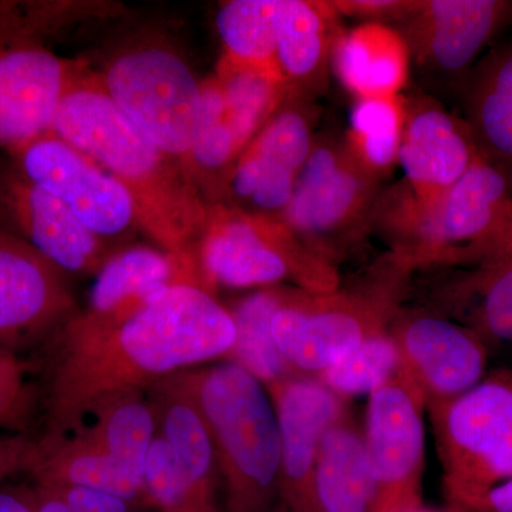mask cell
<instances>
[{
  "label": "cell",
  "instance_id": "1f68e13d",
  "mask_svg": "<svg viewBox=\"0 0 512 512\" xmlns=\"http://www.w3.org/2000/svg\"><path fill=\"white\" fill-rule=\"evenodd\" d=\"M96 413L99 421L86 439L144 483L148 450L156 439L153 407L131 394L106 404Z\"/></svg>",
  "mask_w": 512,
  "mask_h": 512
},
{
  "label": "cell",
  "instance_id": "b9f144b4",
  "mask_svg": "<svg viewBox=\"0 0 512 512\" xmlns=\"http://www.w3.org/2000/svg\"><path fill=\"white\" fill-rule=\"evenodd\" d=\"M35 494L36 512H73L66 498L56 485L39 481Z\"/></svg>",
  "mask_w": 512,
  "mask_h": 512
},
{
  "label": "cell",
  "instance_id": "6da1fadb",
  "mask_svg": "<svg viewBox=\"0 0 512 512\" xmlns=\"http://www.w3.org/2000/svg\"><path fill=\"white\" fill-rule=\"evenodd\" d=\"M235 323L204 286L180 282L109 318L70 323L49 380L53 423L66 427L171 373L231 352Z\"/></svg>",
  "mask_w": 512,
  "mask_h": 512
},
{
  "label": "cell",
  "instance_id": "7a4b0ae2",
  "mask_svg": "<svg viewBox=\"0 0 512 512\" xmlns=\"http://www.w3.org/2000/svg\"><path fill=\"white\" fill-rule=\"evenodd\" d=\"M50 133L113 175L136 207L137 225L164 251L198 264L210 202L181 161L167 156L116 106L99 74L74 77Z\"/></svg>",
  "mask_w": 512,
  "mask_h": 512
},
{
  "label": "cell",
  "instance_id": "603a6c76",
  "mask_svg": "<svg viewBox=\"0 0 512 512\" xmlns=\"http://www.w3.org/2000/svg\"><path fill=\"white\" fill-rule=\"evenodd\" d=\"M198 268L197 262L164 249H126L100 266L90 289L89 312L86 315L109 318L128 311L165 286L180 282L201 285L192 281L190 274Z\"/></svg>",
  "mask_w": 512,
  "mask_h": 512
},
{
  "label": "cell",
  "instance_id": "44dd1931",
  "mask_svg": "<svg viewBox=\"0 0 512 512\" xmlns=\"http://www.w3.org/2000/svg\"><path fill=\"white\" fill-rule=\"evenodd\" d=\"M332 67L356 100L402 96L412 73L409 47L399 30L383 23H362L340 32Z\"/></svg>",
  "mask_w": 512,
  "mask_h": 512
},
{
  "label": "cell",
  "instance_id": "4316f807",
  "mask_svg": "<svg viewBox=\"0 0 512 512\" xmlns=\"http://www.w3.org/2000/svg\"><path fill=\"white\" fill-rule=\"evenodd\" d=\"M161 394L154 409L161 437L173 448L198 493L215 503L217 458L207 423L178 376L168 380Z\"/></svg>",
  "mask_w": 512,
  "mask_h": 512
},
{
  "label": "cell",
  "instance_id": "3957f363",
  "mask_svg": "<svg viewBox=\"0 0 512 512\" xmlns=\"http://www.w3.org/2000/svg\"><path fill=\"white\" fill-rule=\"evenodd\" d=\"M210 430L227 512H269L278 498L281 437L265 384L234 362L178 376Z\"/></svg>",
  "mask_w": 512,
  "mask_h": 512
},
{
  "label": "cell",
  "instance_id": "8d00e7d4",
  "mask_svg": "<svg viewBox=\"0 0 512 512\" xmlns=\"http://www.w3.org/2000/svg\"><path fill=\"white\" fill-rule=\"evenodd\" d=\"M29 409V392L22 370L8 350L0 349V426L18 423Z\"/></svg>",
  "mask_w": 512,
  "mask_h": 512
},
{
  "label": "cell",
  "instance_id": "4dcf8cb0",
  "mask_svg": "<svg viewBox=\"0 0 512 512\" xmlns=\"http://www.w3.org/2000/svg\"><path fill=\"white\" fill-rule=\"evenodd\" d=\"M450 296L481 339L512 340V256L474 266L451 285Z\"/></svg>",
  "mask_w": 512,
  "mask_h": 512
},
{
  "label": "cell",
  "instance_id": "8992f818",
  "mask_svg": "<svg viewBox=\"0 0 512 512\" xmlns=\"http://www.w3.org/2000/svg\"><path fill=\"white\" fill-rule=\"evenodd\" d=\"M392 259V272L376 286L288 292L272 319V335L293 370L319 375L360 343L389 330L397 315L400 282L409 274Z\"/></svg>",
  "mask_w": 512,
  "mask_h": 512
},
{
  "label": "cell",
  "instance_id": "ac0fdd59",
  "mask_svg": "<svg viewBox=\"0 0 512 512\" xmlns=\"http://www.w3.org/2000/svg\"><path fill=\"white\" fill-rule=\"evenodd\" d=\"M72 305L63 271L0 229V349L47 332Z\"/></svg>",
  "mask_w": 512,
  "mask_h": 512
},
{
  "label": "cell",
  "instance_id": "7bdbcfd3",
  "mask_svg": "<svg viewBox=\"0 0 512 512\" xmlns=\"http://www.w3.org/2000/svg\"><path fill=\"white\" fill-rule=\"evenodd\" d=\"M0 512H36L35 500L30 503L18 494L0 491Z\"/></svg>",
  "mask_w": 512,
  "mask_h": 512
},
{
  "label": "cell",
  "instance_id": "5bb4252c",
  "mask_svg": "<svg viewBox=\"0 0 512 512\" xmlns=\"http://www.w3.org/2000/svg\"><path fill=\"white\" fill-rule=\"evenodd\" d=\"M82 70L20 30L0 26V147L13 153L50 133L64 92Z\"/></svg>",
  "mask_w": 512,
  "mask_h": 512
},
{
  "label": "cell",
  "instance_id": "30bf717a",
  "mask_svg": "<svg viewBox=\"0 0 512 512\" xmlns=\"http://www.w3.org/2000/svg\"><path fill=\"white\" fill-rule=\"evenodd\" d=\"M316 119L312 100L289 96L237 158L218 202L282 221L318 136Z\"/></svg>",
  "mask_w": 512,
  "mask_h": 512
},
{
  "label": "cell",
  "instance_id": "e0dca14e",
  "mask_svg": "<svg viewBox=\"0 0 512 512\" xmlns=\"http://www.w3.org/2000/svg\"><path fill=\"white\" fill-rule=\"evenodd\" d=\"M478 154L466 120L417 93L406 99L399 165L414 204L429 207L466 174Z\"/></svg>",
  "mask_w": 512,
  "mask_h": 512
},
{
  "label": "cell",
  "instance_id": "f35d334b",
  "mask_svg": "<svg viewBox=\"0 0 512 512\" xmlns=\"http://www.w3.org/2000/svg\"><path fill=\"white\" fill-rule=\"evenodd\" d=\"M59 488L73 512H130L131 504L117 495L92 488Z\"/></svg>",
  "mask_w": 512,
  "mask_h": 512
},
{
  "label": "cell",
  "instance_id": "2e32d148",
  "mask_svg": "<svg viewBox=\"0 0 512 512\" xmlns=\"http://www.w3.org/2000/svg\"><path fill=\"white\" fill-rule=\"evenodd\" d=\"M266 389L274 402L281 437V511L320 512L315 495L316 457L325 431L346 414L342 399L319 380L302 377Z\"/></svg>",
  "mask_w": 512,
  "mask_h": 512
},
{
  "label": "cell",
  "instance_id": "ffe728a7",
  "mask_svg": "<svg viewBox=\"0 0 512 512\" xmlns=\"http://www.w3.org/2000/svg\"><path fill=\"white\" fill-rule=\"evenodd\" d=\"M0 200L23 239L60 271L86 272L100 264L101 238L49 192L16 174L6 180Z\"/></svg>",
  "mask_w": 512,
  "mask_h": 512
},
{
  "label": "cell",
  "instance_id": "83f0119b",
  "mask_svg": "<svg viewBox=\"0 0 512 512\" xmlns=\"http://www.w3.org/2000/svg\"><path fill=\"white\" fill-rule=\"evenodd\" d=\"M239 157L229 126L224 97L214 76L201 83V114L197 137L184 161V170L210 204L220 201L222 187Z\"/></svg>",
  "mask_w": 512,
  "mask_h": 512
},
{
  "label": "cell",
  "instance_id": "74e56055",
  "mask_svg": "<svg viewBox=\"0 0 512 512\" xmlns=\"http://www.w3.org/2000/svg\"><path fill=\"white\" fill-rule=\"evenodd\" d=\"M419 0H332L333 8L342 16L363 20V23H399Z\"/></svg>",
  "mask_w": 512,
  "mask_h": 512
},
{
  "label": "cell",
  "instance_id": "d6a6232c",
  "mask_svg": "<svg viewBox=\"0 0 512 512\" xmlns=\"http://www.w3.org/2000/svg\"><path fill=\"white\" fill-rule=\"evenodd\" d=\"M215 25L224 55L278 69L274 0H229L218 9Z\"/></svg>",
  "mask_w": 512,
  "mask_h": 512
},
{
  "label": "cell",
  "instance_id": "f1b7e54d",
  "mask_svg": "<svg viewBox=\"0 0 512 512\" xmlns=\"http://www.w3.org/2000/svg\"><path fill=\"white\" fill-rule=\"evenodd\" d=\"M406 97L356 100L343 143L370 177L382 181L399 165Z\"/></svg>",
  "mask_w": 512,
  "mask_h": 512
},
{
  "label": "cell",
  "instance_id": "60d3db41",
  "mask_svg": "<svg viewBox=\"0 0 512 512\" xmlns=\"http://www.w3.org/2000/svg\"><path fill=\"white\" fill-rule=\"evenodd\" d=\"M468 512H512V478L495 485L478 500L468 505Z\"/></svg>",
  "mask_w": 512,
  "mask_h": 512
},
{
  "label": "cell",
  "instance_id": "f546056e",
  "mask_svg": "<svg viewBox=\"0 0 512 512\" xmlns=\"http://www.w3.org/2000/svg\"><path fill=\"white\" fill-rule=\"evenodd\" d=\"M288 292L265 289L251 293L232 309L235 343L231 362L244 367L265 386L291 379L293 369L276 348L272 335V319Z\"/></svg>",
  "mask_w": 512,
  "mask_h": 512
},
{
  "label": "cell",
  "instance_id": "ab89813d",
  "mask_svg": "<svg viewBox=\"0 0 512 512\" xmlns=\"http://www.w3.org/2000/svg\"><path fill=\"white\" fill-rule=\"evenodd\" d=\"M40 447L23 437H0V481L23 468H33L39 460Z\"/></svg>",
  "mask_w": 512,
  "mask_h": 512
},
{
  "label": "cell",
  "instance_id": "cb8c5ba5",
  "mask_svg": "<svg viewBox=\"0 0 512 512\" xmlns=\"http://www.w3.org/2000/svg\"><path fill=\"white\" fill-rule=\"evenodd\" d=\"M315 495L320 512H372L376 484L365 436L346 414L320 440Z\"/></svg>",
  "mask_w": 512,
  "mask_h": 512
},
{
  "label": "cell",
  "instance_id": "5b68a950",
  "mask_svg": "<svg viewBox=\"0 0 512 512\" xmlns=\"http://www.w3.org/2000/svg\"><path fill=\"white\" fill-rule=\"evenodd\" d=\"M202 278L227 288H256L292 279L308 293L339 289L329 258L306 245L284 222L214 202L198 244Z\"/></svg>",
  "mask_w": 512,
  "mask_h": 512
},
{
  "label": "cell",
  "instance_id": "d590c367",
  "mask_svg": "<svg viewBox=\"0 0 512 512\" xmlns=\"http://www.w3.org/2000/svg\"><path fill=\"white\" fill-rule=\"evenodd\" d=\"M512 256V200L503 217L483 238L461 248L453 255L448 266L484 265Z\"/></svg>",
  "mask_w": 512,
  "mask_h": 512
},
{
  "label": "cell",
  "instance_id": "52a82bcc",
  "mask_svg": "<svg viewBox=\"0 0 512 512\" xmlns=\"http://www.w3.org/2000/svg\"><path fill=\"white\" fill-rule=\"evenodd\" d=\"M444 485L458 510L512 478V375L481 380L456 399L430 406Z\"/></svg>",
  "mask_w": 512,
  "mask_h": 512
},
{
  "label": "cell",
  "instance_id": "277c9868",
  "mask_svg": "<svg viewBox=\"0 0 512 512\" xmlns=\"http://www.w3.org/2000/svg\"><path fill=\"white\" fill-rule=\"evenodd\" d=\"M512 200V180L480 153L466 174L429 207L397 187L377 202L375 220L392 239L394 258L409 271L448 265L461 248L495 227Z\"/></svg>",
  "mask_w": 512,
  "mask_h": 512
},
{
  "label": "cell",
  "instance_id": "ba28073f",
  "mask_svg": "<svg viewBox=\"0 0 512 512\" xmlns=\"http://www.w3.org/2000/svg\"><path fill=\"white\" fill-rule=\"evenodd\" d=\"M101 84L128 120L178 161L190 154L201 114V83L173 50L138 46L114 57Z\"/></svg>",
  "mask_w": 512,
  "mask_h": 512
},
{
  "label": "cell",
  "instance_id": "836d02e7",
  "mask_svg": "<svg viewBox=\"0 0 512 512\" xmlns=\"http://www.w3.org/2000/svg\"><path fill=\"white\" fill-rule=\"evenodd\" d=\"M399 370V352L389 330L360 343L318 375L330 392L339 396L373 393Z\"/></svg>",
  "mask_w": 512,
  "mask_h": 512
},
{
  "label": "cell",
  "instance_id": "4fadbf2b",
  "mask_svg": "<svg viewBox=\"0 0 512 512\" xmlns=\"http://www.w3.org/2000/svg\"><path fill=\"white\" fill-rule=\"evenodd\" d=\"M12 154L23 180L62 201L97 237H116L138 227L126 188L62 138L47 133Z\"/></svg>",
  "mask_w": 512,
  "mask_h": 512
},
{
  "label": "cell",
  "instance_id": "d4e9b609",
  "mask_svg": "<svg viewBox=\"0 0 512 512\" xmlns=\"http://www.w3.org/2000/svg\"><path fill=\"white\" fill-rule=\"evenodd\" d=\"M224 97L239 156L291 94L275 67L222 55L214 74Z\"/></svg>",
  "mask_w": 512,
  "mask_h": 512
},
{
  "label": "cell",
  "instance_id": "7c38bea8",
  "mask_svg": "<svg viewBox=\"0 0 512 512\" xmlns=\"http://www.w3.org/2000/svg\"><path fill=\"white\" fill-rule=\"evenodd\" d=\"M511 19L508 0H419L397 30L417 72L463 86L478 56Z\"/></svg>",
  "mask_w": 512,
  "mask_h": 512
},
{
  "label": "cell",
  "instance_id": "ee69618b",
  "mask_svg": "<svg viewBox=\"0 0 512 512\" xmlns=\"http://www.w3.org/2000/svg\"><path fill=\"white\" fill-rule=\"evenodd\" d=\"M406 512H444V511L430 510V508H424L423 505H420V507L413 508V510L406 511Z\"/></svg>",
  "mask_w": 512,
  "mask_h": 512
},
{
  "label": "cell",
  "instance_id": "e575fe53",
  "mask_svg": "<svg viewBox=\"0 0 512 512\" xmlns=\"http://www.w3.org/2000/svg\"><path fill=\"white\" fill-rule=\"evenodd\" d=\"M144 488L148 505L163 512H218L217 504L198 493L173 448L156 436L146 460Z\"/></svg>",
  "mask_w": 512,
  "mask_h": 512
},
{
  "label": "cell",
  "instance_id": "9c48e42d",
  "mask_svg": "<svg viewBox=\"0 0 512 512\" xmlns=\"http://www.w3.org/2000/svg\"><path fill=\"white\" fill-rule=\"evenodd\" d=\"M379 181L350 156L342 138L316 136L282 222L316 252L335 259L340 245L375 220Z\"/></svg>",
  "mask_w": 512,
  "mask_h": 512
},
{
  "label": "cell",
  "instance_id": "d6986e66",
  "mask_svg": "<svg viewBox=\"0 0 512 512\" xmlns=\"http://www.w3.org/2000/svg\"><path fill=\"white\" fill-rule=\"evenodd\" d=\"M339 18L326 0H274L276 66L291 96L313 100L325 92Z\"/></svg>",
  "mask_w": 512,
  "mask_h": 512
},
{
  "label": "cell",
  "instance_id": "484cf974",
  "mask_svg": "<svg viewBox=\"0 0 512 512\" xmlns=\"http://www.w3.org/2000/svg\"><path fill=\"white\" fill-rule=\"evenodd\" d=\"M37 480L57 487H83L123 498L128 504H148L144 483L86 437L40 447L33 467Z\"/></svg>",
  "mask_w": 512,
  "mask_h": 512
},
{
  "label": "cell",
  "instance_id": "8fae6325",
  "mask_svg": "<svg viewBox=\"0 0 512 512\" xmlns=\"http://www.w3.org/2000/svg\"><path fill=\"white\" fill-rule=\"evenodd\" d=\"M424 407L419 390L399 370L369 394L363 436L376 484L372 512H406L423 505Z\"/></svg>",
  "mask_w": 512,
  "mask_h": 512
},
{
  "label": "cell",
  "instance_id": "9a60e30c",
  "mask_svg": "<svg viewBox=\"0 0 512 512\" xmlns=\"http://www.w3.org/2000/svg\"><path fill=\"white\" fill-rule=\"evenodd\" d=\"M389 335L399 352V372L426 406L456 399L483 380L487 348L467 326L433 313H407L394 316Z\"/></svg>",
  "mask_w": 512,
  "mask_h": 512
},
{
  "label": "cell",
  "instance_id": "7402d4cb",
  "mask_svg": "<svg viewBox=\"0 0 512 512\" xmlns=\"http://www.w3.org/2000/svg\"><path fill=\"white\" fill-rule=\"evenodd\" d=\"M463 96L478 153L512 180V40L476 64Z\"/></svg>",
  "mask_w": 512,
  "mask_h": 512
}]
</instances>
